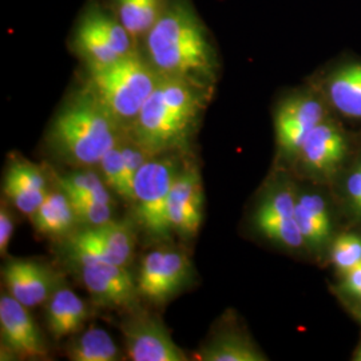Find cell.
Returning <instances> with one entry per match:
<instances>
[{
    "label": "cell",
    "mask_w": 361,
    "mask_h": 361,
    "mask_svg": "<svg viewBox=\"0 0 361 361\" xmlns=\"http://www.w3.org/2000/svg\"><path fill=\"white\" fill-rule=\"evenodd\" d=\"M297 197L289 189H280L269 194L256 213V225L264 233L273 226L295 219Z\"/></svg>",
    "instance_id": "obj_24"
},
{
    "label": "cell",
    "mask_w": 361,
    "mask_h": 361,
    "mask_svg": "<svg viewBox=\"0 0 361 361\" xmlns=\"http://www.w3.org/2000/svg\"><path fill=\"white\" fill-rule=\"evenodd\" d=\"M341 290L348 296L361 300V264L344 274Z\"/></svg>",
    "instance_id": "obj_32"
},
{
    "label": "cell",
    "mask_w": 361,
    "mask_h": 361,
    "mask_svg": "<svg viewBox=\"0 0 361 361\" xmlns=\"http://www.w3.org/2000/svg\"><path fill=\"white\" fill-rule=\"evenodd\" d=\"M82 281L99 304L113 308H134L141 297L137 280L125 265L110 262H86Z\"/></svg>",
    "instance_id": "obj_11"
},
{
    "label": "cell",
    "mask_w": 361,
    "mask_h": 361,
    "mask_svg": "<svg viewBox=\"0 0 361 361\" xmlns=\"http://www.w3.org/2000/svg\"><path fill=\"white\" fill-rule=\"evenodd\" d=\"M118 347L104 329L90 328L70 345L67 356L73 361H116Z\"/></svg>",
    "instance_id": "obj_23"
},
{
    "label": "cell",
    "mask_w": 361,
    "mask_h": 361,
    "mask_svg": "<svg viewBox=\"0 0 361 361\" xmlns=\"http://www.w3.org/2000/svg\"><path fill=\"white\" fill-rule=\"evenodd\" d=\"M122 155H123V162H125V188H126V200L133 201V188H134V180L141 170L143 165L152 158L143 150L141 146L137 143L133 142V145H126L122 146Z\"/></svg>",
    "instance_id": "obj_29"
},
{
    "label": "cell",
    "mask_w": 361,
    "mask_h": 361,
    "mask_svg": "<svg viewBox=\"0 0 361 361\" xmlns=\"http://www.w3.org/2000/svg\"><path fill=\"white\" fill-rule=\"evenodd\" d=\"M353 360L361 361V344L357 347L356 352H355V355H353Z\"/></svg>",
    "instance_id": "obj_33"
},
{
    "label": "cell",
    "mask_w": 361,
    "mask_h": 361,
    "mask_svg": "<svg viewBox=\"0 0 361 361\" xmlns=\"http://www.w3.org/2000/svg\"><path fill=\"white\" fill-rule=\"evenodd\" d=\"M140 51L161 77L180 78L213 90L219 56L210 30L193 0H166Z\"/></svg>",
    "instance_id": "obj_1"
},
{
    "label": "cell",
    "mask_w": 361,
    "mask_h": 361,
    "mask_svg": "<svg viewBox=\"0 0 361 361\" xmlns=\"http://www.w3.org/2000/svg\"><path fill=\"white\" fill-rule=\"evenodd\" d=\"M326 95L340 114L361 119V63H348L335 70L328 78Z\"/></svg>",
    "instance_id": "obj_18"
},
{
    "label": "cell",
    "mask_w": 361,
    "mask_h": 361,
    "mask_svg": "<svg viewBox=\"0 0 361 361\" xmlns=\"http://www.w3.org/2000/svg\"><path fill=\"white\" fill-rule=\"evenodd\" d=\"M345 150L343 131L334 122L324 119L308 134L297 157L310 171L329 174L341 164Z\"/></svg>",
    "instance_id": "obj_15"
},
{
    "label": "cell",
    "mask_w": 361,
    "mask_h": 361,
    "mask_svg": "<svg viewBox=\"0 0 361 361\" xmlns=\"http://www.w3.org/2000/svg\"><path fill=\"white\" fill-rule=\"evenodd\" d=\"M345 189L350 205L356 210V213L361 216V165H357L350 171L345 182Z\"/></svg>",
    "instance_id": "obj_30"
},
{
    "label": "cell",
    "mask_w": 361,
    "mask_h": 361,
    "mask_svg": "<svg viewBox=\"0 0 361 361\" xmlns=\"http://www.w3.org/2000/svg\"><path fill=\"white\" fill-rule=\"evenodd\" d=\"M68 47L86 70L111 65L140 49L104 0H90L83 7L70 34Z\"/></svg>",
    "instance_id": "obj_5"
},
{
    "label": "cell",
    "mask_w": 361,
    "mask_h": 361,
    "mask_svg": "<svg viewBox=\"0 0 361 361\" xmlns=\"http://www.w3.org/2000/svg\"><path fill=\"white\" fill-rule=\"evenodd\" d=\"M13 233V216L6 205L1 204V207H0V253H1V256H4L8 250Z\"/></svg>",
    "instance_id": "obj_31"
},
{
    "label": "cell",
    "mask_w": 361,
    "mask_h": 361,
    "mask_svg": "<svg viewBox=\"0 0 361 361\" xmlns=\"http://www.w3.org/2000/svg\"><path fill=\"white\" fill-rule=\"evenodd\" d=\"M67 247L79 265L110 262L126 267L134 250V233L128 224L111 219L70 235Z\"/></svg>",
    "instance_id": "obj_7"
},
{
    "label": "cell",
    "mask_w": 361,
    "mask_h": 361,
    "mask_svg": "<svg viewBox=\"0 0 361 361\" xmlns=\"http://www.w3.org/2000/svg\"><path fill=\"white\" fill-rule=\"evenodd\" d=\"M359 316H360V319H361V307H360V310H359Z\"/></svg>",
    "instance_id": "obj_34"
},
{
    "label": "cell",
    "mask_w": 361,
    "mask_h": 361,
    "mask_svg": "<svg viewBox=\"0 0 361 361\" xmlns=\"http://www.w3.org/2000/svg\"><path fill=\"white\" fill-rule=\"evenodd\" d=\"M331 258L343 276L355 269L361 264V235L357 234H341L332 245Z\"/></svg>",
    "instance_id": "obj_26"
},
{
    "label": "cell",
    "mask_w": 361,
    "mask_h": 361,
    "mask_svg": "<svg viewBox=\"0 0 361 361\" xmlns=\"http://www.w3.org/2000/svg\"><path fill=\"white\" fill-rule=\"evenodd\" d=\"M122 131L85 82L54 116L49 129V143L66 162L92 166L98 165L102 157L119 143Z\"/></svg>",
    "instance_id": "obj_3"
},
{
    "label": "cell",
    "mask_w": 361,
    "mask_h": 361,
    "mask_svg": "<svg viewBox=\"0 0 361 361\" xmlns=\"http://www.w3.org/2000/svg\"><path fill=\"white\" fill-rule=\"evenodd\" d=\"M325 116L323 102L310 92H300L285 98L274 114V130L280 149L288 155L298 152L312 130Z\"/></svg>",
    "instance_id": "obj_8"
},
{
    "label": "cell",
    "mask_w": 361,
    "mask_h": 361,
    "mask_svg": "<svg viewBox=\"0 0 361 361\" xmlns=\"http://www.w3.org/2000/svg\"><path fill=\"white\" fill-rule=\"evenodd\" d=\"M3 189L13 207L30 217L37 213L49 194L43 173L32 164L20 161H13L7 169Z\"/></svg>",
    "instance_id": "obj_16"
},
{
    "label": "cell",
    "mask_w": 361,
    "mask_h": 361,
    "mask_svg": "<svg viewBox=\"0 0 361 361\" xmlns=\"http://www.w3.org/2000/svg\"><path fill=\"white\" fill-rule=\"evenodd\" d=\"M73 209L75 212L78 221L87 224L89 226L104 225L111 221V205L104 204L99 201L80 198V197H70Z\"/></svg>",
    "instance_id": "obj_28"
},
{
    "label": "cell",
    "mask_w": 361,
    "mask_h": 361,
    "mask_svg": "<svg viewBox=\"0 0 361 361\" xmlns=\"http://www.w3.org/2000/svg\"><path fill=\"white\" fill-rule=\"evenodd\" d=\"M178 169L171 159L150 158L138 171L134 188L133 202L137 217L143 229L155 238H169L173 232L169 219V197Z\"/></svg>",
    "instance_id": "obj_6"
},
{
    "label": "cell",
    "mask_w": 361,
    "mask_h": 361,
    "mask_svg": "<svg viewBox=\"0 0 361 361\" xmlns=\"http://www.w3.org/2000/svg\"><path fill=\"white\" fill-rule=\"evenodd\" d=\"M3 274L10 295L27 308L43 304L58 289L52 271L35 261L13 259Z\"/></svg>",
    "instance_id": "obj_14"
},
{
    "label": "cell",
    "mask_w": 361,
    "mask_h": 361,
    "mask_svg": "<svg viewBox=\"0 0 361 361\" xmlns=\"http://www.w3.org/2000/svg\"><path fill=\"white\" fill-rule=\"evenodd\" d=\"M125 345L133 361H186L188 356L174 343L158 317L141 313L121 324Z\"/></svg>",
    "instance_id": "obj_9"
},
{
    "label": "cell",
    "mask_w": 361,
    "mask_h": 361,
    "mask_svg": "<svg viewBox=\"0 0 361 361\" xmlns=\"http://www.w3.org/2000/svg\"><path fill=\"white\" fill-rule=\"evenodd\" d=\"M161 78L138 49L111 65L87 70L86 83L128 133Z\"/></svg>",
    "instance_id": "obj_4"
},
{
    "label": "cell",
    "mask_w": 361,
    "mask_h": 361,
    "mask_svg": "<svg viewBox=\"0 0 361 361\" xmlns=\"http://www.w3.org/2000/svg\"><path fill=\"white\" fill-rule=\"evenodd\" d=\"M189 271V259L180 252H152L143 258L137 279L140 295L154 304H164L186 284Z\"/></svg>",
    "instance_id": "obj_10"
},
{
    "label": "cell",
    "mask_w": 361,
    "mask_h": 361,
    "mask_svg": "<svg viewBox=\"0 0 361 361\" xmlns=\"http://www.w3.org/2000/svg\"><path fill=\"white\" fill-rule=\"evenodd\" d=\"M31 219L37 232L49 237L67 235L78 221L71 201L62 189L49 192Z\"/></svg>",
    "instance_id": "obj_21"
},
{
    "label": "cell",
    "mask_w": 361,
    "mask_h": 361,
    "mask_svg": "<svg viewBox=\"0 0 361 361\" xmlns=\"http://www.w3.org/2000/svg\"><path fill=\"white\" fill-rule=\"evenodd\" d=\"M0 332L3 345L13 355L27 359L47 356L44 338L28 308L11 295L0 298Z\"/></svg>",
    "instance_id": "obj_12"
},
{
    "label": "cell",
    "mask_w": 361,
    "mask_h": 361,
    "mask_svg": "<svg viewBox=\"0 0 361 361\" xmlns=\"http://www.w3.org/2000/svg\"><path fill=\"white\" fill-rule=\"evenodd\" d=\"M204 210L202 183L197 170L178 173L169 197L168 214L173 232L189 238L200 231Z\"/></svg>",
    "instance_id": "obj_13"
},
{
    "label": "cell",
    "mask_w": 361,
    "mask_h": 361,
    "mask_svg": "<svg viewBox=\"0 0 361 361\" xmlns=\"http://www.w3.org/2000/svg\"><path fill=\"white\" fill-rule=\"evenodd\" d=\"M295 219L305 244L323 245L331 234V217L319 194L302 193L297 197Z\"/></svg>",
    "instance_id": "obj_20"
},
{
    "label": "cell",
    "mask_w": 361,
    "mask_h": 361,
    "mask_svg": "<svg viewBox=\"0 0 361 361\" xmlns=\"http://www.w3.org/2000/svg\"><path fill=\"white\" fill-rule=\"evenodd\" d=\"M201 361H264L267 357L249 337L237 332L219 334L195 355Z\"/></svg>",
    "instance_id": "obj_22"
},
{
    "label": "cell",
    "mask_w": 361,
    "mask_h": 361,
    "mask_svg": "<svg viewBox=\"0 0 361 361\" xmlns=\"http://www.w3.org/2000/svg\"><path fill=\"white\" fill-rule=\"evenodd\" d=\"M104 4L114 13L118 20L122 23L135 39L141 43L146 34L154 26L162 13L166 0H104Z\"/></svg>",
    "instance_id": "obj_19"
},
{
    "label": "cell",
    "mask_w": 361,
    "mask_h": 361,
    "mask_svg": "<svg viewBox=\"0 0 361 361\" xmlns=\"http://www.w3.org/2000/svg\"><path fill=\"white\" fill-rule=\"evenodd\" d=\"M212 95L180 78L162 77L128 134L153 157L185 142Z\"/></svg>",
    "instance_id": "obj_2"
},
{
    "label": "cell",
    "mask_w": 361,
    "mask_h": 361,
    "mask_svg": "<svg viewBox=\"0 0 361 361\" xmlns=\"http://www.w3.org/2000/svg\"><path fill=\"white\" fill-rule=\"evenodd\" d=\"M360 165H361V162H360Z\"/></svg>",
    "instance_id": "obj_35"
},
{
    "label": "cell",
    "mask_w": 361,
    "mask_h": 361,
    "mask_svg": "<svg viewBox=\"0 0 361 361\" xmlns=\"http://www.w3.org/2000/svg\"><path fill=\"white\" fill-rule=\"evenodd\" d=\"M99 168L104 176V183L116 190V193L126 198L125 188V162L121 143H118L113 149H110L99 161Z\"/></svg>",
    "instance_id": "obj_27"
},
{
    "label": "cell",
    "mask_w": 361,
    "mask_h": 361,
    "mask_svg": "<svg viewBox=\"0 0 361 361\" xmlns=\"http://www.w3.org/2000/svg\"><path fill=\"white\" fill-rule=\"evenodd\" d=\"M59 186L70 197L87 198L111 205V197L106 188L107 185L91 171L75 173L59 178Z\"/></svg>",
    "instance_id": "obj_25"
},
{
    "label": "cell",
    "mask_w": 361,
    "mask_h": 361,
    "mask_svg": "<svg viewBox=\"0 0 361 361\" xmlns=\"http://www.w3.org/2000/svg\"><path fill=\"white\" fill-rule=\"evenodd\" d=\"M89 316L86 304L68 288H58L50 297L47 307V326L59 340L74 335Z\"/></svg>",
    "instance_id": "obj_17"
}]
</instances>
